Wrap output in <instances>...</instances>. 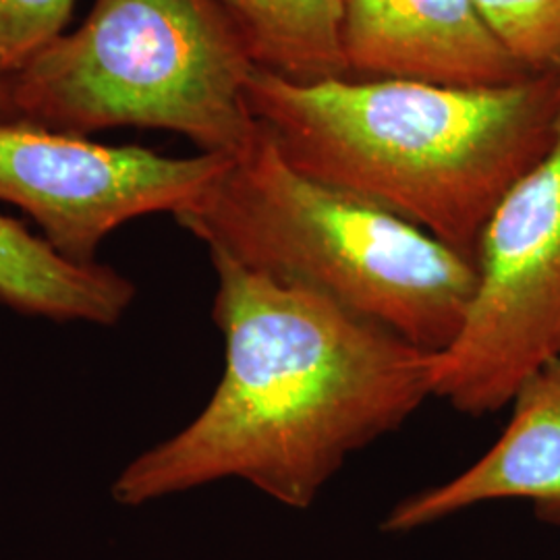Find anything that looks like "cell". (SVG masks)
Wrapping results in <instances>:
<instances>
[{
	"label": "cell",
	"instance_id": "8992f818",
	"mask_svg": "<svg viewBox=\"0 0 560 560\" xmlns=\"http://www.w3.org/2000/svg\"><path fill=\"white\" fill-rule=\"evenodd\" d=\"M229 156H164L78 133L0 119V200L30 214L57 252L94 264L113 231L141 217L196 206Z\"/></svg>",
	"mask_w": 560,
	"mask_h": 560
},
{
	"label": "cell",
	"instance_id": "6da1fadb",
	"mask_svg": "<svg viewBox=\"0 0 560 560\" xmlns=\"http://www.w3.org/2000/svg\"><path fill=\"white\" fill-rule=\"evenodd\" d=\"M210 260L221 382L196 420L120 471L113 497L140 506L241 480L310 509L351 455L434 397L436 353L222 254Z\"/></svg>",
	"mask_w": 560,
	"mask_h": 560
},
{
	"label": "cell",
	"instance_id": "5b68a950",
	"mask_svg": "<svg viewBox=\"0 0 560 560\" xmlns=\"http://www.w3.org/2000/svg\"><path fill=\"white\" fill-rule=\"evenodd\" d=\"M476 277L459 335L436 353L434 399L486 416L560 360V102L550 148L481 231Z\"/></svg>",
	"mask_w": 560,
	"mask_h": 560
},
{
	"label": "cell",
	"instance_id": "277c9868",
	"mask_svg": "<svg viewBox=\"0 0 560 560\" xmlns=\"http://www.w3.org/2000/svg\"><path fill=\"white\" fill-rule=\"evenodd\" d=\"M254 69L212 0H94L75 32L0 80L7 119L78 136L161 129L233 156L258 131Z\"/></svg>",
	"mask_w": 560,
	"mask_h": 560
},
{
	"label": "cell",
	"instance_id": "ba28073f",
	"mask_svg": "<svg viewBox=\"0 0 560 560\" xmlns=\"http://www.w3.org/2000/svg\"><path fill=\"white\" fill-rule=\"evenodd\" d=\"M501 439L459 476L397 502L382 532L407 534L494 501H527L560 525V360L525 378Z\"/></svg>",
	"mask_w": 560,
	"mask_h": 560
},
{
	"label": "cell",
	"instance_id": "7c38bea8",
	"mask_svg": "<svg viewBox=\"0 0 560 560\" xmlns=\"http://www.w3.org/2000/svg\"><path fill=\"white\" fill-rule=\"evenodd\" d=\"M75 0H0V78L65 34Z\"/></svg>",
	"mask_w": 560,
	"mask_h": 560
},
{
	"label": "cell",
	"instance_id": "30bf717a",
	"mask_svg": "<svg viewBox=\"0 0 560 560\" xmlns=\"http://www.w3.org/2000/svg\"><path fill=\"white\" fill-rule=\"evenodd\" d=\"M345 0H212L258 69L293 81L349 78L340 27Z\"/></svg>",
	"mask_w": 560,
	"mask_h": 560
},
{
	"label": "cell",
	"instance_id": "4fadbf2b",
	"mask_svg": "<svg viewBox=\"0 0 560 560\" xmlns=\"http://www.w3.org/2000/svg\"><path fill=\"white\" fill-rule=\"evenodd\" d=\"M0 119H7V101H4V88L0 80Z\"/></svg>",
	"mask_w": 560,
	"mask_h": 560
},
{
	"label": "cell",
	"instance_id": "7a4b0ae2",
	"mask_svg": "<svg viewBox=\"0 0 560 560\" xmlns=\"http://www.w3.org/2000/svg\"><path fill=\"white\" fill-rule=\"evenodd\" d=\"M247 102L298 171L476 264L490 214L552 143L560 73L463 90L360 78L303 83L256 67Z\"/></svg>",
	"mask_w": 560,
	"mask_h": 560
},
{
	"label": "cell",
	"instance_id": "52a82bcc",
	"mask_svg": "<svg viewBox=\"0 0 560 560\" xmlns=\"http://www.w3.org/2000/svg\"><path fill=\"white\" fill-rule=\"evenodd\" d=\"M349 78L502 88L534 78L492 34L476 0H345Z\"/></svg>",
	"mask_w": 560,
	"mask_h": 560
},
{
	"label": "cell",
	"instance_id": "9c48e42d",
	"mask_svg": "<svg viewBox=\"0 0 560 560\" xmlns=\"http://www.w3.org/2000/svg\"><path fill=\"white\" fill-rule=\"evenodd\" d=\"M136 300L117 270L65 258L25 224L0 214V301L27 316L110 326Z\"/></svg>",
	"mask_w": 560,
	"mask_h": 560
},
{
	"label": "cell",
	"instance_id": "3957f363",
	"mask_svg": "<svg viewBox=\"0 0 560 560\" xmlns=\"http://www.w3.org/2000/svg\"><path fill=\"white\" fill-rule=\"evenodd\" d=\"M177 222L208 252L332 301L430 353L459 335L476 291L474 261L397 214L307 177L260 122Z\"/></svg>",
	"mask_w": 560,
	"mask_h": 560
},
{
	"label": "cell",
	"instance_id": "8fae6325",
	"mask_svg": "<svg viewBox=\"0 0 560 560\" xmlns=\"http://www.w3.org/2000/svg\"><path fill=\"white\" fill-rule=\"evenodd\" d=\"M504 50L529 75L560 73V0H476Z\"/></svg>",
	"mask_w": 560,
	"mask_h": 560
}]
</instances>
